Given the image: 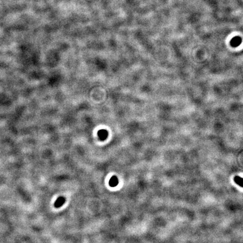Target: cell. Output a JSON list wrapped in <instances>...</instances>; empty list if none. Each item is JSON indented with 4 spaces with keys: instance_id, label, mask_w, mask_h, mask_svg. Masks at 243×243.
<instances>
[{
    "instance_id": "cell-1",
    "label": "cell",
    "mask_w": 243,
    "mask_h": 243,
    "mask_svg": "<svg viewBox=\"0 0 243 243\" xmlns=\"http://www.w3.org/2000/svg\"><path fill=\"white\" fill-rule=\"evenodd\" d=\"M242 40L241 37H239V36H236V37L232 38L231 42H230V43H231V45L232 47H238L242 43Z\"/></svg>"
},
{
    "instance_id": "cell-2",
    "label": "cell",
    "mask_w": 243,
    "mask_h": 243,
    "mask_svg": "<svg viewBox=\"0 0 243 243\" xmlns=\"http://www.w3.org/2000/svg\"><path fill=\"white\" fill-rule=\"evenodd\" d=\"M65 202V198L63 197H60L55 201L54 205L55 208H60L62 206Z\"/></svg>"
},
{
    "instance_id": "cell-3",
    "label": "cell",
    "mask_w": 243,
    "mask_h": 243,
    "mask_svg": "<svg viewBox=\"0 0 243 243\" xmlns=\"http://www.w3.org/2000/svg\"><path fill=\"white\" fill-rule=\"evenodd\" d=\"M109 184L110 186H111V187L117 186L118 184V178H117L116 176H113L110 179Z\"/></svg>"
},
{
    "instance_id": "cell-4",
    "label": "cell",
    "mask_w": 243,
    "mask_h": 243,
    "mask_svg": "<svg viewBox=\"0 0 243 243\" xmlns=\"http://www.w3.org/2000/svg\"><path fill=\"white\" fill-rule=\"evenodd\" d=\"M234 181H235V182L238 185H239V186H240L241 187H242V185H243V179L242 178H241L240 177H238V176H236L235 177V179H234Z\"/></svg>"
},
{
    "instance_id": "cell-5",
    "label": "cell",
    "mask_w": 243,
    "mask_h": 243,
    "mask_svg": "<svg viewBox=\"0 0 243 243\" xmlns=\"http://www.w3.org/2000/svg\"><path fill=\"white\" fill-rule=\"evenodd\" d=\"M99 136L101 140H104L106 137V136H107V133L105 131H102L100 132V133H99Z\"/></svg>"
}]
</instances>
